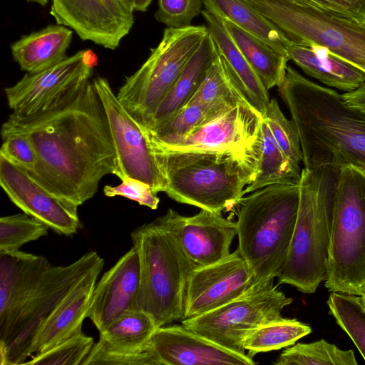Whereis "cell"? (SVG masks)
I'll return each instance as SVG.
<instances>
[{"label":"cell","mask_w":365,"mask_h":365,"mask_svg":"<svg viewBox=\"0 0 365 365\" xmlns=\"http://www.w3.org/2000/svg\"><path fill=\"white\" fill-rule=\"evenodd\" d=\"M73 32L66 26L49 25L22 36L11 45L14 60L21 70L35 73L47 69L66 56Z\"/></svg>","instance_id":"cell-25"},{"label":"cell","mask_w":365,"mask_h":365,"mask_svg":"<svg viewBox=\"0 0 365 365\" xmlns=\"http://www.w3.org/2000/svg\"><path fill=\"white\" fill-rule=\"evenodd\" d=\"M263 118L248 102L240 103L173 143L149 144L152 149L163 152H230L258 167Z\"/></svg>","instance_id":"cell-12"},{"label":"cell","mask_w":365,"mask_h":365,"mask_svg":"<svg viewBox=\"0 0 365 365\" xmlns=\"http://www.w3.org/2000/svg\"><path fill=\"white\" fill-rule=\"evenodd\" d=\"M97 57L82 50L42 71L29 73L5 88L13 113L32 115L46 110L90 80Z\"/></svg>","instance_id":"cell-14"},{"label":"cell","mask_w":365,"mask_h":365,"mask_svg":"<svg viewBox=\"0 0 365 365\" xmlns=\"http://www.w3.org/2000/svg\"><path fill=\"white\" fill-rule=\"evenodd\" d=\"M93 338L78 331L53 347L36 354L29 365H82L92 349Z\"/></svg>","instance_id":"cell-38"},{"label":"cell","mask_w":365,"mask_h":365,"mask_svg":"<svg viewBox=\"0 0 365 365\" xmlns=\"http://www.w3.org/2000/svg\"><path fill=\"white\" fill-rule=\"evenodd\" d=\"M292 302L274 283L258 286L199 316L181 321L186 328L229 350L246 354L243 341L253 329L282 318Z\"/></svg>","instance_id":"cell-11"},{"label":"cell","mask_w":365,"mask_h":365,"mask_svg":"<svg viewBox=\"0 0 365 365\" xmlns=\"http://www.w3.org/2000/svg\"><path fill=\"white\" fill-rule=\"evenodd\" d=\"M48 226L26 213L0 218V252L19 250L25 244L47 235Z\"/></svg>","instance_id":"cell-36"},{"label":"cell","mask_w":365,"mask_h":365,"mask_svg":"<svg viewBox=\"0 0 365 365\" xmlns=\"http://www.w3.org/2000/svg\"><path fill=\"white\" fill-rule=\"evenodd\" d=\"M361 297V299H362V301H363V303H364V305L365 307V293Z\"/></svg>","instance_id":"cell-48"},{"label":"cell","mask_w":365,"mask_h":365,"mask_svg":"<svg viewBox=\"0 0 365 365\" xmlns=\"http://www.w3.org/2000/svg\"><path fill=\"white\" fill-rule=\"evenodd\" d=\"M230 108L187 103L168 119L150 129L142 130L150 144L167 145L185 137L202 123Z\"/></svg>","instance_id":"cell-31"},{"label":"cell","mask_w":365,"mask_h":365,"mask_svg":"<svg viewBox=\"0 0 365 365\" xmlns=\"http://www.w3.org/2000/svg\"><path fill=\"white\" fill-rule=\"evenodd\" d=\"M278 91L297 128L304 168L352 165L365 170L364 113L289 66Z\"/></svg>","instance_id":"cell-2"},{"label":"cell","mask_w":365,"mask_h":365,"mask_svg":"<svg viewBox=\"0 0 365 365\" xmlns=\"http://www.w3.org/2000/svg\"><path fill=\"white\" fill-rule=\"evenodd\" d=\"M292 43L319 47L365 73V19L318 0H245Z\"/></svg>","instance_id":"cell-7"},{"label":"cell","mask_w":365,"mask_h":365,"mask_svg":"<svg viewBox=\"0 0 365 365\" xmlns=\"http://www.w3.org/2000/svg\"><path fill=\"white\" fill-rule=\"evenodd\" d=\"M133 11L122 0H52L57 24L74 30L83 41L114 50L133 27Z\"/></svg>","instance_id":"cell-17"},{"label":"cell","mask_w":365,"mask_h":365,"mask_svg":"<svg viewBox=\"0 0 365 365\" xmlns=\"http://www.w3.org/2000/svg\"><path fill=\"white\" fill-rule=\"evenodd\" d=\"M344 102L350 107L365 113V82L357 89L341 95Z\"/></svg>","instance_id":"cell-44"},{"label":"cell","mask_w":365,"mask_h":365,"mask_svg":"<svg viewBox=\"0 0 365 365\" xmlns=\"http://www.w3.org/2000/svg\"><path fill=\"white\" fill-rule=\"evenodd\" d=\"M93 83L109 124L117 158L116 176L121 180L130 177L145 182L155 194L164 192L165 179L141 128L118 101L106 78L97 77Z\"/></svg>","instance_id":"cell-13"},{"label":"cell","mask_w":365,"mask_h":365,"mask_svg":"<svg viewBox=\"0 0 365 365\" xmlns=\"http://www.w3.org/2000/svg\"><path fill=\"white\" fill-rule=\"evenodd\" d=\"M159 365L150 347L138 352L110 348L101 340L95 343L82 365Z\"/></svg>","instance_id":"cell-39"},{"label":"cell","mask_w":365,"mask_h":365,"mask_svg":"<svg viewBox=\"0 0 365 365\" xmlns=\"http://www.w3.org/2000/svg\"><path fill=\"white\" fill-rule=\"evenodd\" d=\"M274 365H357L353 350H343L324 339L287 348Z\"/></svg>","instance_id":"cell-34"},{"label":"cell","mask_w":365,"mask_h":365,"mask_svg":"<svg viewBox=\"0 0 365 365\" xmlns=\"http://www.w3.org/2000/svg\"><path fill=\"white\" fill-rule=\"evenodd\" d=\"M222 20L233 41L266 88L279 87L284 79L289 56L275 50L231 21Z\"/></svg>","instance_id":"cell-28"},{"label":"cell","mask_w":365,"mask_h":365,"mask_svg":"<svg viewBox=\"0 0 365 365\" xmlns=\"http://www.w3.org/2000/svg\"><path fill=\"white\" fill-rule=\"evenodd\" d=\"M12 133L26 135L36 150L38 163L29 174L78 206L96 195L103 177L117 174L107 116L90 80L46 110L27 115L11 113L1 135Z\"/></svg>","instance_id":"cell-1"},{"label":"cell","mask_w":365,"mask_h":365,"mask_svg":"<svg viewBox=\"0 0 365 365\" xmlns=\"http://www.w3.org/2000/svg\"><path fill=\"white\" fill-rule=\"evenodd\" d=\"M287 53L307 75L329 87L351 92L365 82L364 71L325 48L292 43Z\"/></svg>","instance_id":"cell-24"},{"label":"cell","mask_w":365,"mask_h":365,"mask_svg":"<svg viewBox=\"0 0 365 365\" xmlns=\"http://www.w3.org/2000/svg\"><path fill=\"white\" fill-rule=\"evenodd\" d=\"M329 314L351 338L365 361V307L361 296L331 292Z\"/></svg>","instance_id":"cell-35"},{"label":"cell","mask_w":365,"mask_h":365,"mask_svg":"<svg viewBox=\"0 0 365 365\" xmlns=\"http://www.w3.org/2000/svg\"><path fill=\"white\" fill-rule=\"evenodd\" d=\"M337 11L365 19V0H318Z\"/></svg>","instance_id":"cell-43"},{"label":"cell","mask_w":365,"mask_h":365,"mask_svg":"<svg viewBox=\"0 0 365 365\" xmlns=\"http://www.w3.org/2000/svg\"><path fill=\"white\" fill-rule=\"evenodd\" d=\"M301 171L293 166L284 155L263 118L257 174L252 183L245 188L242 195L272 185H299Z\"/></svg>","instance_id":"cell-29"},{"label":"cell","mask_w":365,"mask_h":365,"mask_svg":"<svg viewBox=\"0 0 365 365\" xmlns=\"http://www.w3.org/2000/svg\"><path fill=\"white\" fill-rule=\"evenodd\" d=\"M149 347L159 365H254L248 354L229 350L182 325L156 329Z\"/></svg>","instance_id":"cell-19"},{"label":"cell","mask_w":365,"mask_h":365,"mask_svg":"<svg viewBox=\"0 0 365 365\" xmlns=\"http://www.w3.org/2000/svg\"><path fill=\"white\" fill-rule=\"evenodd\" d=\"M192 269L216 263L231 253L236 222L205 210L183 216L173 209L159 217Z\"/></svg>","instance_id":"cell-15"},{"label":"cell","mask_w":365,"mask_h":365,"mask_svg":"<svg viewBox=\"0 0 365 365\" xmlns=\"http://www.w3.org/2000/svg\"><path fill=\"white\" fill-rule=\"evenodd\" d=\"M50 264L43 256L19 250L0 252V322L17 309Z\"/></svg>","instance_id":"cell-23"},{"label":"cell","mask_w":365,"mask_h":365,"mask_svg":"<svg viewBox=\"0 0 365 365\" xmlns=\"http://www.w3.org/2000/svg\"><path fill=\"white\" fill-rule=\"evenodd\" d=\"M324 286L365 293V170L352 165L341 167L338 177Z\"/></svg>","instance_id":"cell-8"},{"label":"cell","mask_w":365,"mask_h":365,"mask_svg":"<svg viewBox=\"0 0 365 365\" xmlns=\"http://www.w3.org/2000/svg\"><path fill=\"white\" fill-rule=\"evenodd\" d=\"M203 4V0H158L155 18L168 27L188 26L202 12Z\"/></svg>","instance_id":"cell-40"},{"label":"cell","mask_w":365,"mask_h":365,"mask_svg":"<svg viewBox=\"0 0 365 365\" xmlns=\"http://www.w3.org/2000/svg\"><path fill=\"white\" fill-rule=\"evenodd\" d=\"M0 185L16 206L58 234L72 236L81 227L78 205L47 190L1 154Z\"/></svg>","instance_id":"cell-16"},{"label":"cell","mask_w":365,"mask_h":365,"mask_svg":"<svg viewBox=\"0 0 365 365\" xmlns=\"http://www.w3.org/2000/svg\"><path fill=\"white\" fill-rule=\"evenodd\" d=\"M101 264L103 259L94 251L68 265L51 264L17 309L0 322V364H24L31 340L45 318L80 280Z\"/></svg>","instance_id":"cell-10"},{"label":"cell","mask_w":365,"mask_h":365,"mask_svg":"<svg viewBox=\"0 0 365 365\" xmlns=\"http://www.w3.org/2000/svg\"><path fill=\"white\" fill-rule=\"evenodd\" d=\"M244 102L248 101L235 84L224 60L218 54L187 103L231 107Z\"/></svg>","instance_id":"cell-33"},{"label":"cell","mask_w":365,"mask_h":365,"mask_svg":"<svg viewBox=\"0 0 365 365\" xmlns=\"http://www.w3.org/2000/svg\"><path fill=\"white\" fill-rule=\"evenodd\" d=\"M121 181L116 186L106 185L103 187L104 195L109 197H123L152 210L158 208L160 199L148 183L130 177Z\"/></svg>","instance_id":"cell-42"},{"label":"cell","mask_w":365,"mask_h":365,"mask_svg":"<svg viewBox=\"0 0 365 365\" xmlns=\"http://www.w3.org/2000/svg\"><path fill=\"white\" fill-rule=\"evenodd\" d=\"M218 54L209 32L155 110L147 126L141 129L155 126L183 108L200 86L207 71Z\"/></svg>","instance_id":"cell-26"},{"label":"cell","mask_w":365,"mask_h":365,"mask_svg":"<svg viewBox=\"0 0 365 365\" xmlns=\"http://www.w3.org/2000/svg\"><path fill=\"white\" fill-rule=\"evenodd\" d=\"M140 284L138 252L132 247L108 271L94 287L87 318L98 331L134 309Z\"/></svg>","instance_id":"cell-20"},{"label":"cell","mask_w":365,"mask_h":365,"mask_svg":"<svg viewBox=\"0 0 365 365\" xmlns=\"http://www.w3.org/2000/svg\"><path fill=\"white\" fill-rule=\"evenodd\" d=\"M152 150L165 179L164 192L215 213L237 207L257 174V165L230 152Z\"/></svg>","instance_id":"cell-4"},{"label":"cell","mask_w":365,"mask_h":365,"mask_svg":"<svg viewBox=\"0 0 365 365\" xmlns=\"http://www.w3.org/2000/svg\"><path fill=\"white\" fill-rule=\"evenodd\" d=\"M152 0H135L134 11H146Z\"/></svg>","instance_id":"cell-45"},{"label":"cell","mask_w":365,"mask_h":365,"mask_svg":"<svg viewBox=\"0 0 365 365\" xmlns=\"http://www.w3.org/2000/svg\"><path fill=\"white\" fill-rule=\"evenodd\" d=\"M299 201V185H272L243 196L237 206V248L257 285L273 283L283 267Z\"/></svg>","instance_id":"cell-5"},{"label":"cell","mask_w":365,"mask_h":365,"mask_svg":"<svg viewBox=\"0 0 365 365\" xmlns=\"http://www.w3.org/2000/svg\"><path fill=\"white\" fill-rule=\"evenodd\" d=\"M122 1L129 9L134 11L135 0H122Z\"/></svg>","instance_id":"cell-46"},{"label":"cell","mask_w":365,"mask_h":365,"mask_svg":"<svg viewBox=\"0 0 365 365\" xmlns=\"http://www.w3.org/2000/svg\"><path fill=\"white\" fill-rule=\"evenodd\" d=\"M26 1L29 2L36 3L38 4H40L41 6L46 5L48 1V0H26Z\"/></svg>","instance_id":"cell-47"},{"label":"cell","mask_w":365,"mask_h":365,"mask_svg":"<svg viewBox=\"0 0 365 365\" xmlns=\"http://www.w3.org/2000/svg\"><path fill=\"white\" fill-rule=\"evenodd\" d=\"M312 332V328L296 319L281 318L263 324L250 332L243 341L248 354L278 350L294 344Z\"/></svg>","instance_id":"cell-32"},{"label":"cell","mask_w":365,"mask_h":365,"mask_svg":"<svg viewBox=\"0 0 365 365\" xmlns=\"http://www.w3.org/2000/svg\"><path fill=\"white\" fill-rule=\"evenodd\" d=\"M205 9L227 19L261 39L275 50L287 54L292 43L270 21L245 0H203Z\"/></svg>","instance_id":"cell-27"},{"label":"cell","mask_w":365,"mask_h":365,"mask_svg":"<svg viewBox=\"0 0 365 365\" xmlns=\"http://www.w3.org/2000/svg\"><path fill=\"white\" fill-rule=\"evenodd\" d=\"M340 170L334 166L302 170L295 227L277 284H289L302 293L312 294L326 280Z\"/></svg>","instance_id":"cell-3"},{"label":"cell","mask_w":365,"mask_h":365,"mask_svg":"<svg viewBox=\"0 0 365 365\" xmlns=\"http://www.w3.org/2000/svg\"><path fill=\"white\" fill-rule=\"evenodd\" d=\"M209 34L205 25L167 27L148 59L116 93L141 128H145L186 63Z\"/></svg>","instance_id":"cell-9"},{"label":"cell","mask_w":365,"mask_h":365,"mask_svg":"<svg viewBox=\"0 0 365 365\" xmlns=\"http://www.w3.org/2000/svg\"><path fill=\"white\" fill-rule=\"evenodd\" d=\"M201 14L235 84L248 103L264 117L270 102L268 90L233 41L223 20L206 9Z\"/></svg>","instance_id":"cell-22"},{"label":"cell","mask_w":365,"mask_h":365,"mask_svg":"<svg viewBox=\"0 0 365 365\" xmlns=\"http://www.w3.org/2000/svg\"><path fill=\"white\" fill-rule=\"evenodd\" d=\"M258 286L237 248L225 259L191 272L184 319L220 307Z\"/></svg>","instance_id":"cell-18"},{"label":"cell","mask_w":365,"mask_h":365,"mask_svg":"<svg viewBox=\"0 0 365 365\" xmlns=\"http://www.w3.org/2000/svg\"><path fill=\"white\" fill-rule=\"evenodd\" d=\"M103 265L101 264L90 271L45 318L31 340L29 356L46 351L82 330Z\"/></svg>","instance_id":"cell-21"},{"label":"cell","mask_w":365,"mask_h":365,"mask_svg":"<svg viewBox=\"0 0 365 365\" xmlns=\"http://www.w3.org/2000/svg\"><path fill=\"white\" fill-rule=\"evenodd\" d=\"M158 327L140 309H132L99 332V339L110 348L130 352L146 350Z\"/></svg>","instance_id":"cell-30"},{"label":"cell","mask_w":365,"mask_h":365,"mask_svg":"<svg viewBox=\"0 0 365 365\" xmlns=\"http://www.w3.org/2000/svg\"><path fill=\"white\" fill-rule=\"evenodd\" d=\"M264 118L284 155L293 166L300 169L303 155L299 133L294 121L284 116L278 102L274 98L270 100Z\"/></svg>","instance_id":"cell-37"},{"label":"cell","mask_w":365,"mask_h":365,"mask_svg":"<svg viewBox=\"0 0 365 365\" xmlns=\"http://www.w3.org/2000/svg\"><path fill=\"white\" fill-rule=\"evenodd\" d=\"M140 262L134 309L148 313L158 327L185 318L190 264L159 217L130 232Z\"/></svg>","instance_id":"cell-6"},{"label":"cell","mask_w":365,"mask_h":365,"mask_svg":"<svg viewBox=\"0 0 365 365\" xmlns=\"http://www.w3.org/2000/svg\"><path fill=\"white\" fill-rule=\"evenodd\" d=\"M1 138L3 143L0 154L29 173H32L37 165L38 157L29 139L19 133H12Z\"/></svg>","instance_id":"cell-41"}]
</instances>
